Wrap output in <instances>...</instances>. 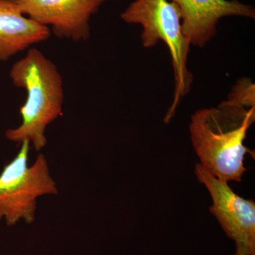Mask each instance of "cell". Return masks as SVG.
I'll return each mask as SVG.
<instances>
[{"label":"cell","instance_id":"ba28073f","mask_svg":"<svg viewBox=\"0 0 255 255\" xmlns=\"http://www.w3.org/2000/svg\"><path fill=\"white\" fill-rule=\"evenodd\" d=\"M49 28L21 12L12 0H0V61L50 38Z\"/></svg>","mask_w":255,"mask_h":255},{"label":"cell","instance_id":"3957f363","mask_svg":"<svg viewBox=\"0 0 255 255\" xmlns=\"http://www.w3.org/2000/svg\"><path fill=\"white\" fill-rule=\"evenodd\" d=\"M121 18L126 23L141 25L145 48H152L159 41L168 48L175 82L173 102L164 117L168 123L193 82L192 74L187 68L191 43L183 33L180 10L169 0H135L122 13Z\"/></svg>","mask_w":255,"mask_h":255},{"label":"cell","instance_id":"8992f818","mask_svg":"<svg viewBox=\"0 0 255 255\" xmlns=\"http://www.w3.org/2000/svg\"><path fill=\"white\" fill-rule=\"evenodd\" d=\"M21 12L49 28L55 36L88 41L90 20L107 0H12Z\"/></svg>","mask_w":255,"mask_h":255},{"label":"cell","instance_id":"7a4b0ae2","mask_svg":"<svg viewBox=\"0 0 255 255\" xmlns=\"http://www.w3.org/2000/svg\"><path fill=\"white\" fill-rule=\"evenodd\" d=\"M10 78L15 86L27 93L20 108L21 125L6 131L11 141L32 142L36 151L47 144L46 127L63 115V80L58 68L36 48H30L24 58L11 67Z\"/></svg>","mask_w":255,"mask_h":255},{"label":"cell","instance_id":"9c48e42d","mask_svg":"<svg viewBox=\"0 0 255 255\" xmlns=\"http://www.w3.org/2000/svg\"><path fill=\"white\" fill-rule=\"evenodd\" d=\"M228 100L244 107H255V85L251 78L240 79L233 87Z\"/></svg>","mask_w":255,"mask_h":255},{"label":"cell","instance_id":"6da1fadb","mask_svg":"<svg viewBox=\"0 0 255 255\" xmlns=\"http://www.w3.org/2000/svg\"><path fill=\"white\" fill-rule=\"evenodd\" d=\"M255 121V107L248 108L229 100L218 107L196 111L189 131L201 164L223 182H242L247 169L244 145L247 132Z\"/></svg>","mask_w":255,"mask_h":255},{"label":"cell","instance_id":"52a82bcc","mask_svg":"<svg viewBox=\"0 0 255 255\" xmlns=\"http://www.w3.org/2000/svg\"><path fill=\"white\" fill-rule=\"evenodd\" d=\"M182 14L184 36L193 46H205L216 34L219 20L226 16L255 18V9L251 4L238 0H169Z\"/></svg>","mask_w":255,"mask_h":255},{"label":"cell","instance_id":"5b68a950","mask_svg":"<svg viewBox=\"0 0 255 255\" xmlns=\"http://www.w3.org/2000/svg\"><path fill=\"white\" fill-rule=\"evenodd\" d=\"M195 173L212 198L211 214L223 231L236 243L235 255H255V201L243 199L201 164H196Z\"/></svg>","mask_w":255,"mask_h":255},{"label":"cell","instance_id":"277c9868","mask_svg":"<svg viewBox=\"0 0 255 255\" xmlns=\"http://www.w3.org/2000/svg\"><path fill=\"white\" fill-rule=\"evenodd\" d=\"M30 143L24 140L21 144L17 155L0 174V220L4 219L8 226L20 220L31 224L35 220L37 199L58 193L43 154L28 167Z\"/></svg>","mask_w":255,"mask_h":255}]
</instances>
